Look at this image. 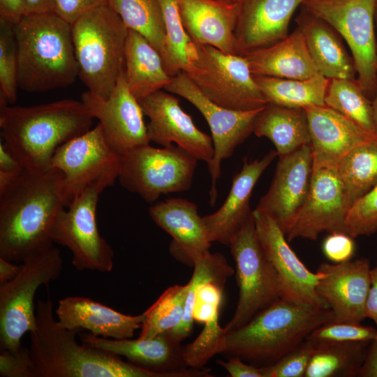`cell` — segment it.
Instances as JSON below:
<instances>
[{"label": "cell", "mask_w": 377, "mask_h": 377, "mask_svg": "<svg viewBox=\"0 0 377 377\" xmlns=\"http://www.w3.org/2000/svg\"><path fill=\"white\" fill-rule=\"evenodd\" d=\"M244 56L253 76L307 79L320 73L297 27L281 40Z\"/></svg>", "instance_id": "f1b7e54d"}, {"label": "cell", "mask_w": 377, "mask_h": 377, "mask_svg": "<svg viewBox=\"0 0 377 377\" xmlns=\"http://www.w3.org/2000/svg\"><path fill=\"white\" fill-rule=\"evenodd\" d=\"M253 133L270 140L279 156L290 154L310 144V134L304 108L268 103L256 115Z\"/></svg>", "instance_id": "4dcf8cb0"}, {"label": "cell", "mask_w": 377, "mask_h": 377, "mask_svg": "<svg viewBox=\"0 0 377 377\" xmlns=\"http://www.w3.org/2000/svg\"><path fill=\"white\" fill-rule=\"evenodd\" d=\"M346 230L353 238L377 232V184L353 203L346 216Z\"/></svg>", "instance_id": "60d3db41"}, {"label": "cell", "mask_w": 377, "mask_h": 377, "mask_svg": "<svg viewBox=\"0 0 377 377\" xmlns=\"http://www.w3.org/2000/svg\"><path fill=\"white\" fill-rule=\"evenodd\" d=\"M68 205L59 170H25L0 192V258L21 263L52 246L54 221Z\"/></svg>", "instance_id": "6da1fadb"}, {"label": "cell", "mask_w": 377, "mask_h": 377, "mask_svg": "<svg viewBox=\"0 0 377 377\" xmlns=\"http://www.w3.org/2000/svg\"><path fill=\"white\" fill-rule=\"evenodd\" d=\"M102 192L89 186L60 210L51 230V239L72 253V265L79 270L110 272L114 266V251L99 233L96 208Z\"/></svg>", "instance_id": "7c38bea8"}, {"label": "cell", "mask_w": 377, "mask_h": 377, "mask_svg": "<svg viewBox=\"0 0 377 377\" xmlns=\"http://www.w3.org/2000/svg\"><path fill=\"white\" fill-rule=\"evenodd\" d=\"M149 214L154 222L172 237V253L182 255L193 264L209 251L212 242L194 202L171 198L151 206Z\"/></svg>", "instance_id": "4316f807"}, {"label": "cell", "mask_w": 377, "mask_h": 377, "mask_svg": "<svg viewBox=\"0 0 377 377\" xmlns=\"http://www.w3.org/2000/svg\"><path fill=\"white\" fill-rule=\"evenodd\" d=\"M227 332L219 324V318L204 324L197 338L183 347V357L186 366L204 369L206 363L216 354L223 353Z\"/></svg>", "instance_id": "ab89813d"}, {"label": "cell", "mask_w": 377, "mask_h": 377, "mask_svg": "<svg viewBox=\"0 0 377 377\" xmlns=\"http://www.w3.org/2000/svg\"><path fill=\"white\" fill-rule=\"evenodd\" d=\"M78 77L89 91L109 97L124 69L128 29L108 5L96 7L71 24Z\"/></svg>", "instance_id": "8992f818"}, {"label": "cell", "mask_w": 377, "mask_h": 377, "mask_svg": "<svg viewBox=\"0 0 377 377\" xmlns=\"http://www.w3.org/2000/svg\"><path fill=\"white\" fill-rule=\"evenodd\" d=\"M20 269L21 263L14 264L11 261L0 258V284L13 279Z\"/></svg>", "instance_id": "11a10c76"}, {"label": "cell", "mask_w": 377, "mask_h": 377, "mask_svg": "<svg viewBox=\"0 0 377 377\" xmlns=\"http://www.w3.org/2000/svg\"><path fill=\"white\" fill-rule=\"evenodd\" d=\"M29 352L34 377H163L120 356L76 340L79 330L61 327L50 297L36 304Z\"/></svg>", "instance_id": "3957f363"}, {"label": "cell", "mask_w": 377, "mask_h": 377, "mask_svg": "<svg viewBox=\"0 0 377 377\" xmlns=\"http://www.w3.org/2000/svg\"><path fill=\"white\" fill-rule=\"evenodd\" d=\"M24 4L26 15L54 12V0H24Z\"/></svg>", "instance_id": "db71d44e"}, {"label": "cell", "mask_w": 377, "mask_h": 377, "mask_svg": "<svg viewBox=\"0 0 377 377\" xmlns=\"http://www.w3.org/2000/svg\"><path fill=\"white\" fill-rule=\"evenodd\" d=\"M337 171L353 203L377 184V138L352 149L339 162Z\"/></svg>", "instance_id": "e575fe53"}, {"label": "cell", "mask_w": 377, "mask_h": 377, "mask_svg": "<svg viewBox=\"0 0 377 377\" xmlns=\"http://www.w3.org/2000/svg\"><path fill=\"white\" fill-rule=\"evenodd\" d=\"M182 25L198 44L236 54L235 29L239 2L219 0H177Z\"/></svg>", "instance_id": "d4e9b609"}, {"label": "cell", "mask_w": 377, "mask_h": 377, "mask_svg": "<svg viewBox=\"0 0 377 377\" xmlns=\"http://www.w3.org/2000/svg\"><path fill=\"white\" fill-rule=\"evenodd\" d=\"M312 173L310 144L279 156L272 184L255 210L270 216L286 235L307 198Z\"/></svg>", "instance_id": "d6986e66"}, {"label": "cell", "mask_w": 377, "mask_h": 377, "mask_svg": "<svg viewBox=\"0 0 377 377\" xmlns=\"http://www.w3.org/2000/svg\"><path fill=\"white\" fill-rule=\"evenodd\" d=\"M188 284L167 288L145 311L138 338L147 339L170 332L182 321L184 313Z\"/></svg>", "instance_id": "8d00e7d4"}, {"label": "cell", "mask_w": 377, "mask_h": 377, "mask_svg": "<svg viewBox=\"0 0 377 377\" xmlns=\"http://www.w3.org/2000/svg\"><path fill=\"white\" fill-rule=\"evenodd\" d=\"M14 24L0 18V103L17 100L18 59Z\"/></svg>", "instance_id": "f35d334b"}, {"label": "cell", "mask_w": 377, "mask_h": 377, "mask_svg": "<svg viewBox=\"0 0 377 377\" xmlns=\"http://www.w3.org/2000/svg\"><path fill=\"white\" fill-rule=\"evenodd\" d=\"M352 205L337 167L313 168L307 198L286 235L287 240H315L323 232L346 233V219Z\"/></svg>", "instance_id": "9a60e30c"}, {"label": "cell", "mask_w": 377, "mask_h": 377, "mask_svg": "<svg viewBox=\"0 0 377 377\" xmlns=\"http://www.w3.org/2000/svg\"><path fill=\"white\" fill-rule=\"evenodd\" d=\"M139 102L144 114L149 119L147 130L150 142L163 147L175 143L198 161L208 164L212 160V137L196 127L191 117L181 108L177 97L161 89Z\"/></svg>", "instance_id": "ac0fdd59"}, {"label": "cell", "mask_w": 377, "mask_h": 377, "mask_svg": "<svg viewBox=\"0 0 377 377\" xmlns=\"http://www.w3.org/2000/svg\"><path fill=\"white\" fill-rule=\"evenodd\" d=\"M94 120L82 101L62 99L32 106L0 103L3 142L31 172L51 168L57 149L89 131Z\"/></svg>", "instance_id": "7a4b0ae2"}, {"label": "cell", "mask_w": 377, "mask_h": 377, "mask_svg": "<svg viewBox=\"0 0 377 377\" xmlns=\"http://www.w3.org/2000/svg\"><path fill=\"white\" fill-rule=\"evenodd\" d=\"M198 161L177 145H141L121 156L118 180L124 188L151 202L161 195L188 190Z\"/></svg>", "instance_id": "9c48e42d"}, {"label": "cell", "mask_w": 377, "mask_h": 377, "mask_svg": "<svg viewBox=\"0 0 377 377\" xmlns=\"http://www.w3.org/2000/svg\"><path fill=\"white\" fill-rule=\"evenodd\" d=\"M296 17L310 55L320 73L326 78L355 79L356 71L352 56L346 50L341 36L327 22L301 6Z\"/></svg>", "instance_id": "83f0119b"}, {"label": "cell", "mask_w": 377, "mask_h": 377, "mask_svg": "<svg viewBox=\"0 0 377 377\" xmlns=\"http://www.w3.org/2000/svg\"><path fill=\"white\" fill-rule=\"evenodd\" d=\"M304 109L309 125L313 168L337 167L352 149L377 138L325 105Z\"/></svg>", "instance_id": "603a6c76"}, {"label": "cell", "mask_w": 377, "mask_h": 377, "mask_svg": "<svg viewBox=\"0 0 377 377\" xmlns=\"http://www.w3.org/2000/svg\"><path fill=\"white\" fill-rule=\"evenodd\" d=\"M1 377H34L33 362L27 348L22 345L17 350L0 349Z\"/></svg>", "instance_id": "ee69618b"}, {"label": "cell", "mask_w": 377, "mask_h": 377, "mask_svg": "<svg viewBox=\"0 0 377 377\" xmlns=\"http://www.w3.org/2000/svg\"><path fill=\"white\" fill-rule=\"evenodd\" d=\"M316 347V341L306 338L274 363L261 367L263 377H304Z\"/></svg>", "instance_id": "b9f144b4"}, {"label": "cell", "mask_w": 377, "mask_h": 377, "mask_svg": "<svg viewBox=\"0 0 377 377\" xmlns=\"http://www.w3.org/2000/svg\"><path fill=\"white\" fill-rule=\"evenodd\" d=\"M366 316L371 319L377 327V263L371 268V285L366 306Z\"/></svg>", "instance_id": "f5cc1de1"}, {"label": "cell", "mask_w": 377, "mask_h": 377, "mask_svg": "<svg viewBox=\"0 0 377 377\" xmlns=\"http://www.w3.org/2000/svg\"><path fill=\"white\" fill-rule=\"evenodd\" d=\"M81 101L94 119L98 120L108 144L121 156L150 143L144 112L128 87L124 69L108 98L87 90L82 94Z\"/></svg>", "instance_id": "2e32d148"}, {"label": "cell", "mask_w": 377, "mask_h": 377, "mask_svg": "<svg viewBox=\"0 0 377 377\" xmlns=\"http://www.w3.org/2000/svg\"><path fill=\"white\" fill-rule=\"evenodd\" d=\"M376 0H305L302 6L330 24L346 42L354 61L357 80L366 93L377 86Z\"/></svg>", "instance_id": "8fae6325"}, {"label": "cell", "mask_w": 377, "mask_h": 377, "mask_svg": "<svg viewBox=\"0 0 377 377\" xmlns=\"http://www.w3.org/2000/svg\"><path fill=\"white\" fill-rule=\"evenodd\" d=\"M25 170L24 167L3 142L0 143V192L3 191Z\"/></svg>", "instance_id": "7dc6e473"}, {"label": "cell", "mask_w": 377, "mask_h": 377, "mask_svg": "<svg viewBox=\"0 0 377 377\" xmlns=\"http://www.w3.org/2000/svg\"><path fill=\"white\" fill-rule=\"evenodd\" d=\"M267 103L304 108L325 105L329 79L320 73L307 79L254 76Z\"/></svg>", "instance_id": "1f68e13d"}, {"label": "cell", "mask_w": 377, "mask_h": 377, "mask_svg": "<svg viewBox=\"0 0 377 377\" xmlns=\"http://www.w3.org/2000/svg\"><path fill=\"white\" fill-rule=\"evenodd\" d=\"M322 249L325 257L333 263L351 260L355 250L354 238L345 232H331L324 239Z\"/></svg>", "instance_id": "f6af8a7d"}, {"label": "cell", "mask_w": 377, "mask_h": 377, "mask_svg": "<svg viewBox=\"0 0 377 377\" xmlns=\"http://www.w3.org/2000/svg\"><path fill=\"white\" fill-rule=\"evenodd\" d=\"M183 72L206 97L223 108L247 111L268 104L244 56L192 41Z\"/></svg>", "instance_id": "52a82bcc"}, {"label": "cell", "mask_w": 377, "mask_h": 377, "mask_svg": "<svg viewBox=\"0 0 377 377\" xmlns=\"http://www.w3.org/2000/svg\"><path fill=\"white\" fill-rule=\"evenodd\" d=\"M372 108H373V119L374 122V126L377 134V86L375 91V96L374 101L372 102Z\"/></svg>", "instance_id": "9f6ffc18"}, {"label": "cell", "mask_w": 377, "mask_h": 377, "mask_svg": "<svg viewBox=\"0 0 377 377\" xmlns=\"http://www.w3.org/2000/svg\"><path fill=\"white\" fill-rule=\"evenodd\" d=\"M369 342H316L304 377L359 376Z\"/></svg>", "instance_id": "d6a6232c"}, {"label": "cell", "mask_w": 377, "mask_h": 377, "mask_svg": "<svg viewBox=\"0 0 377 377\" xmlns=\"http://www.w3.org/2000/svg\"><path fill=\"white\" fill-rule=\"evenodd\" d=\"M278 156L272 150L261 158L244 159L241 170L232 179L230 192L221 207L202 216L208 239L228 246L235 235L252 216L250 200L253 189L272 161Z\"/></svg>", "instance_id": "cb8c5ba5"}, {"label": "cell", "mask_w": 377, "mask_h": 377, "mask_svg": "<svg viewBox=\"0 0 377 377\" xmlns=\"http://www.w3.org/2000/svg\"><path fill=\"white\" fill-rule=\"evenodd\" d=\"M18 88L31 93L68 87L79 75L71 24L54 12L24 15L13 27Z\"/></svg>", "instance_id": "277c9868"}, {"label": "cell", "mask_w": 377, "mask_h": 377, "mask_svg": "<svg viewBox=\"0 0 377 377\" xmlns=\"http://www.w3.org/2000/svg\"><path fill=\"white\" fill-rule=\"evenodd\" d=\"M325 105L346 116L361 128L377 136L373 119L372 103L357 80H329Z\"/></svg>", "instance_id": "d590c367"}, {"label": "cell", "mask_w": 377, "mask_h": 377, "mask_svg": "<svg viewBox=\"0 0 377 377\" xmlns=\"http://www.w3.org/2000/svg\"><path fill=\"white\" fill-rule=\"evenodd\" d=\"M124 75L131 93L138 101L170 82L159 52L139 33L128 29L124 54Z\"/></svg>", "instance_id": "f546056e"}, {"label": "cell", "mask_w": 377, "mask_h": 377, "mask_svg": "<svg viewBox=\"0 0 377 377\" xmlns=\"http://www.w3.org/2000/svg\"><path fill=\"white\" fill-rule=\"evenodd\" d=\"M374 19H375V24H376V27H377V0H376V2H375Z\"/></svg>", "instance_id": "6f0895ef"}, {"label": "cell", "mask_w": 377, "mask_h": 377, "mask_svg": "<svg viewBox=\"0 0 377 377\" xmlns=\"http://www.w3.org/2000/svg\"><path fill=\"white\" fill-rule=\"evenodd\" d=\"M221 304L195 300L193 318L198 323L205 324L219 318Z\"/></svg>", "instance_id": "f907efd6"}, {"label": "cell", "mask_w": 377, "mask_h": 377, "mask_svg": "<svg viewBox=\"0 0 377 377\" xmlns=\"http://www.w3.org/2000/svg\"><path fill=\"white\" fill-rule=\"evenodd\" d=\"M121 156L108 144L98 124L87 132L59 147L51 168L63 174L64 191L69 203L89 186L101 192L118 179Z\"/></svg>", "instance_id": "4fadbf2b"}, {"label": "cell", "mask_w": 377, "mask_h": 377, "mask_svg": "<svg viewBox=\"0 0 377 377\" xmlns=\"http://www.w3.org/2000/svg\"><path fill=\"white\" fill-rule=\"evenodd\" d=\"M59 325L70 330H85L91 334L114 339L131 338L141 328L144 312L126 315L89 297L69 296L61 299L55 309Z\"/></svg>", "instance_id": "484cf974"}, {"label": "cell", "mask_w": 377, "mask_h": 377, "mask_svg": "<svg viewBox=\"0 0 377 377\" xmlns=\"http://www.w3.org/2000/svg\"><path fill=\"white\" fill-rule=\"evenodd\" d=\"M333 318L330 308L301 304L281 297L246 324L228 331L223 353L239 357L258 367L267 366Z\"/></svg>", "instance_id": "5b68a950"}, {"label": "cell", "mask_w": 377, "mask_h": 377, "mask_svg": "<svg viewBox=\"0 0 377 377\" xmlns=\"http://www.w3.org/2000/svg\"><path fill=\"white\" fill-rule=\"evenodd\" d=\"M108 3V0H54V12L71 24L85 13Z\"/></svg>", "instance_id": "bcb514c9"}, {"label": "cell", "mask_w": 377, "mask_h": 377, "mask_svg": "<svg viewBox=\"0 0 377 377\" xmlns=\"http://www.w3.org/2000/svg\"><path fill=\"white\" fill-rule=\"evenodd\" d=\"M108 5L128 29L144 36L162 58L166 33L159 0H108Z\"/></svg>", "instance_id": "836d02e7"}, {"label": "cell", "mask_w": 377, "mask_h": 377, "mask_svg": "<svg viewBox=\"0 0 377 377\" xmlns=\"http://www.w3.org/2000/svg\"><path fill=\"white\" fill-rule=\"evenodd\" d=\"M25 15L24 0H0V18L15 24Z\"/></svg>", "instance_id": "681fc988"}, {"label": "cell", "mask_w": 377, "mask_h": 377, "mask_svg": "<svg viewBox=\"0 0 377 377\" xmlns=\"http://www.w3.org/2000/svg\"><path fill=\"white\" fill-rule=\"evenodd\" d=\"M62 269L60 251L52 245L25 258L18 274L0 284V349H18L23 335L35 329V294L57 279Z\"/></svg>", "instance_id": "ba28073f"}, {"label": "cell", "mask_w": 377, "mask_h": 377, "mask_svg": "<svg viewBox=\"0 0 377 377\" xmlns=\"http://www.w3.org/2000/svg\"><path fill=\"white\" fill-rule=\"evenodd\" d=\"M228 246L235 261L239 297L226 332L246 324L258 312L281 297L278 276L259 242L253 214Z\"/></svg>", "instance_id": "30bf717a"}, {"label": "cell", "mask_w": 377, "mask_h": 377, "mask_svg": "<svg viewBox=\"0 0 377 377\" xmlns=\"http://www.w3.org/2000/svg\"><path fill=\"white\" fill-rule=\"evenodd\" d=\"M376 327L362 325L360 322L330 321L313 330L307 337L316 342H371Z\"/></svg>", "instance_id": "7bdbcfd3"}, {"label": "cell", "mask_w": 377, "mask_h": 377, "mask_svg": "<svg viewBox=\"0 0 377 377\" xmlns=\"http://www.w3.org/2000/svg\"><path fill=\"white\" fill-rule=\"evenodd\" d=\"M216 362L224 368L231 377H263L261 367L246 364L237 356H229L226 361L218 360Z\"/></svg>", "instance_id": "c3c4849f"}, {"label": "cell", "mask_w": 377, "mask_h": 377, "mask_svg": "<svg viewBox=\"0 0 377 377\" xmlns=\"http://www.w3.org/2000/svg\"><path fill=\"white\" fill-rule=\"evenodd\" d=\"M360 377H377V327L374 338L369 344Z\"/></svg>", "instance_id": "816d5d0a"}, {"label": "cell", "mask_w": 377, "mask_h": 377, "mask_svg": "<svg viewBox=\"0 0 377 377\" xmlns=\"http://www.w3.org/2000/svg\"><path fill=\"white\" fill-rule=\"evenodd\" d=\"M305 0H240L235 29L237 54L272 45L285 38L291 18Z\"/></svg>", "instance_id": "7402d4cb"}, {"label": "cell", "mask_w": 377, "mask_h": 377, "mask_svg": "<svg viewBox=\"0 0 377 377\" xmlns=\"http://www.w3.org/2000/svg\"><path fill=\"white\" fill-rule=\"evenodd\" d=\"M316 272L319 279L316 293L332 310V321L361 323L371 285V267L366 258L341 263L323 262Z\"/></svg>", "instance_id": "44dd1931"}, {"label": "cell", "mask_w": 377, "mask_h": 377, "mask_svg": "<svg viewBox=\"0 0 377 377\" xmlns=\"http://www.w3.org/2000/svg\"><path fill=\"white\" fill-rule=\"evenodd\" d=\"M256 233L281 286V297L320 308H329L316 293L319 279L298 258L286 235L268 215L253 210Z\"/></svg>", "instance_id": "e0dca14e"}, {"label": "cell", "mask_w": 377, "mask_h": 377, "mask_svg": "<svg viewBox=\"0 0 377 377\" xmlns=\"http://www.w3.org/2000/svg\"><path fill=\"white\" fill-rule=\"evenodd\" d=\"M219 1H226L228 3H237V2L240 1V0H219Z\"/></svg>", "instance_id": "680465c9"}, {"label": "cell", "mask_w": 377, "mask_h": 377, "mask_svg": "<svg viewBox=\"0 0 377 377\" xmlns=\"http://www.w3.org/2000/svg\"><path fill=\"white\" fill-rule=\"evenodd\" d=\"M81 342L125 357L128 362L163 377H209L208 369L186 366L180 341L167 332L147 339H114L89 333L79 334Z\"/></svg>", "instance_id": "ffe728a7"}, {"label": "cell", "mask_w": 377, "mask_h": 377, "mask_svg": "<svg viewBox=\"0 0 377 377\" xmlns=\"http://www.w3.org/2000/svg\"><path fill=\"white\" fill-rule=\"evenodd\" d=\"M159 1L166 33L162 60L167 73L173 77L184 71L193 40L182 25L177 0Z\"/></svg>", "instance_id": "74e56055"}, {"label": "cell", "mask_w": 377, "mask_h": 377, "mask_svg": "<svg viewBox=\"0 0 377 377\" xmlns=\"http://www.w3.org/2000/svg\"><path fill=\"white\" fill-rule=\"evenodd\" d=\"M164 90L190 102L209 126L214 156L207 165L211 176L210 202L213 205L217 198L216 182L223 161L230 157L236 147L253 133L254 119L263 108L247 111L223 108L206 97L183 71L172 77Z\"/></svg>", "instance_id": "5bb4252c"}]
</instances>
